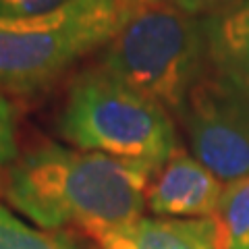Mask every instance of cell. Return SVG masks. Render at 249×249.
<instances>
[{
    "label": "cell",
    "instance_id": "1",
    "mask_svg": "<svg viewBox=\"0 0 249 249\" xmlns=\"http://www.w3.org/2000/svg\"><path fill=\"white\" fill-rule=\"evenodd\" d=\"M156 175L145 164L46 143L15 162L4 197L37 227H77L98 239L142 218Z\"/></svg>",
    "mask_w": 249,
    "mask_h": 249
},
{
    "label": "cell",
    "instance_id": "2",
    "mask_svg": "<svg viewBox=\"0 0 249 249\" xmlns=\"http://www.w3.org/2000/svg\"><path fill=\"white\" fill-rule=\"evenodd\" d=\"M58 133L81 152H98L160 170L177 152L168 110L143 91L98 67L69 88Z\"/></svg>",
    "mask_w": 249,
    "mask_h": 249
},
{
    "label": "cell",
    "instance_id": "3",
    "mask_svg": "<svg viewBox=\"0 0 249 249\" xmlns=\"http://www.w3.org/2000/svg\"><path fill=\"white\" fill-rule=\"evenodd\" d=\"M102 69L178 114L210 71L206 23L170 0H145L108 42Z\"/></svg>",
    "mask_w": 249,
    "mask_h": 249
},
{
    "label": "cell",
    "instance_id": "4",
    "mask_svg": "<svg viewBox=\"0 0 249 249\" xmlns=\"http://www.w3.org/2000/svg\"><path fill=\"white\" fill-rule=\"evenodd\" d=\"M131 13L124 0H71L40 17L0 19V88L27 93L48 85L110 42Z\"/></svg>",
    "mask_w": 249,
    "mask_h": 249
},
{
    "label": "cell",
    "instance_id": "5",
    "mask_svg": "<svg viewBox=\"0 0 249 249\" xmlns=\"http://www.w3.org/2000/svg\"><path fill=\"white\" fill-rule=\"evenodd\" d=\"M178 119L193 156L220 181L249 175V89L210 69L189 91Z\"/></svg>",
    "mask_w": 249,
    "mask_h": 249
},
{
    "label": "cell",
    "instance_id": "6",
    "mask_svg": "<svg viewBox=\"0 0 249 249\" xmlns=\"http://www.w3.org/2000/svg\"><path fill=\"white\" fill-rule=\"evenodd\" d=\"M224 187L197 158L177 150L147 189V208L158 218L218 216Z\"/></svg>",
    "mask_w": 249,
    "mask_h": 249
},
{
    "label": "cell",
    "instance_id": "7",
    "mask_svg": "<svg viewBox=\"0 0 249 249\" xmlns=\"http://www.w3.org/2000/svg\"><path fill=\"white\" fill-rule=\"evenodd\" d=\"M96 249H227L224 227L210 218H137L135 222L104 232Z\"/></svg>",
    "mask_w": 249,
    "mask_h": 249
},
{
    "label": "cell",
    "instance_id": "8",
    "mask_svg": "<svg viewBox=\"0 0 249 249\" xmlns=\"http://www.w3.org/2000/svg\"><path fill=\"white\" fill-rule=\"evenodd\" d=\"M204 23L210 69L249 89V0Z\"/></svg>",
    "mask_w": 249,
    "mask_h": 249
},
{
    "label": "cell",
    "instance_id": "9",
    "mask_svg": "<svg viewBox=\"0 0 249 249\" xmlns=\"http://www.w3.org/2000/svg\"><path fill=\"white\" fill-rule=\"evenodd\" d=\"M0 249H79L62 231L36 229L0 204Z\"/></svg>",
    "mask_w": 249,
    "mask_h": 249
},
{
    "label": "cell",
    "instance_id": "10",
    "mask_svg": "<svg viewBox=\"0 0 249 249\" xmlns=\"http://www.w3.org/2000/svg\"><path fill=\"white\" fill-rule=\"evenodd\" d=\"M227 249H249V175L224 187L220 210Z\"/></svg>",
    "mask_w": 249,
    "mask_h": 249
},
{
    "label": "cell",
    "instance_id": "11",
    "mask_svg": "<svg viewBox=\"0 0 249 249\" xmlns=\"http://www.w3.org/2000/svg\"><path fill=\"white\" fill-rule=\"evenodd\" d=\"M17 160V112L11 100L0 91V178L9 177Z\"/></svg>",
    "mask_w": 249,
    "mask_h": 249
},
{
    "label": "cell",
    "instance_id": "12",
    "mask_svg": "<svg viewBox=\"0 0 249 249\" xmlns=\"http://www.w3.org/2000/svg\"><path fill=\"white\" fill-rule=\"evenodd\" d=\"M71 0H0V19H29L67 6Z\"/></svg>",
    "mask_w": 249,
    "mask_h": 249
},
{
    "label": "cell",
    "instance_id": "13",
    "mask_svg": "<svg viewBox=\"0 0 249 249\" xmlns=\"http://www.w3.org/2000/svg\"><path fill=\"white\" fill-rule=\"evenodd\" d=\"M170 2L178 6L181 11L193 15V17L210 19V17H218V15H224L232 9H237L245 0H170Z\"/></svg>",
    "mask_w": 249,
    "mask_h": 249
},
{
    "label": "cell",
    "instance_id": "14",
    "mask_svg": "<svg viewBox=\"0 0 249 249\" xmlns=\"http://www.w3.org/2000/svg\"><path fill=\"white\" fill-rule=\"evenodd\" d=\"M124 2H127L129 6H133V9H135V6H139V4H143V2H145V0H124Z\"/></svg>",
    "mask_w": 249,
    "mask_h": 249
}]
</instances>
